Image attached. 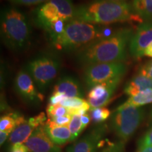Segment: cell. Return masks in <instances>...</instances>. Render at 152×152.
I'll use <instances>...</instances> for the list:
<instances>
[{
	"mask_svg": "<svg viewBox=\"0 0 152 152\" xmlns=\"http://www.w3.org/2000/svg\"><path fill=\"white\" fill-rule=\"evenodd\" d=\"M134 32L130 28H123L109 37L92 42L79 49L76 56L77 61L85 66L123 62L127 58L128 47L129 48Z\"/></svg>",
	"mask_w": 152,
	"mask_h": 152,
	"instance_id": "cell-1",
	"label": "cell"
},
{
	"mask_svg": "<svg viewBox=\"0 0 152 152\" xmlns=\"http://www.w3.org/2000/svg\"><path fill=\"white\" fill-rule=\"evenodd\" d=\"M75 18L94 25H111L117 23L140 22L132 6L125 1L94 0L76 7Z\"/></svg>",
	"mask_w": 152,
	"mask_h": 152,
	"instance_id": "cell-2",
	"label": "cell"
},
{
	"mask_svg": "<svg viewBox=\"0 0 152 152\" xmlns=\"http://www.w3.org/2000/svg\"><path fill=\"white\" fill-rule=\"evenodd\" d=\"M0 31L3 43L14 52L28 48L32 37L31 26L26 15L15 7L4 8L1 11Z\"/></svg>",
	"mask_w": 152,
	"mask_h": 152,
	"instance_id": "cell-3",
	"label": "cell"
},
{
	"mask_svg": "<svg viewBox=\"0 0 152 152\" xmlns=\"http://www.w3.org/2000/svg\"><path fill=\"white\" fill-rule=\"evenodd\" d=\"M102 28L78 19H72L66 23L64 32L51 43L55 49L63 52L82 49L102 38Z\"/></svg>",
	"mask_w": 152,
	"mask_h": 152,
	"instance_id": "cell-4",
	"label": "cell"
},
{
	"mask_svg": "<svg viewBox=\"0 0 152 152\" xmlns=\"http://www.w3.org/2000/svg\"><path fill=\"white\" fill-rule=\"evenodd\" d=\"M143 108L121 104L111 118V128L120 141L126 142L135 133L143 121Z\"/></svg>",
	"mask_w": 152,
	"mask_h": 152,
	"instance_id": "cell-5",
	"label": "cell"
},
{
	"mask_svg": "<svg viewBox=\"0 0 152 152\" xmlns=\"http://www.w3.org/2000/svg\"><path fill=\"white\" fill-rule=\"evenodd\" d=\"M61 67L59 58L51 54L36 56L26 64V70L35 82L39 92L43 93L58 75Z\"/></svg>",
	"mask_w": 152,
	"mask_h": 152,
	"instance_id": "cell-6",
	"label": "cell"
},
{
	"mask_svg": "<svg viewBox=\"0 0 152 152\" xmlns=\"http://www.w3.org/2000/svg\"><path fill=\"white\" fill-rule=\"evenodd\" d=\"M76 7L72 0H49L36 9L35 22L47 31L55 20L63 19L69 21L75 18Z\"/></svg>",
	"mask_w": 152,
	"mask_h": 152,
	"instance_id": "cell-7",
	"label": "cell"
},
{
	"mask_svg": "<svg viewBox=\"0 0 152 152\" xmlns=\"http://www.w3.org/2000/svg\"><path fill=\"white\" fill-rule=\"evenodd\" d=\"M127 71L123 62L102 63L87 66L84 73V80L87 87L91 89L95 85L111 80L123 77Z\"/></svg>",
	"mask_w": 152,
	"mask_h": 152,
	"instance_id": "cell-8",
	"label": "cell"
},
{
	"mask_svg": "<svg viewBox=\"0 0 152 152\" xmlns=\"http://www.w3.org/2000/svg\"><path fill=\"white\" fill-rule=\"evenodd\" d=\"M14 85L16 92L26 103L37 106L43 101V94L38 90L35 82L26 69H21L16 74Z\"/></svg>",
	"mask_w": 152,
	"mask_h": 152,
	"instance_id": "cell-9",
	"label": "cell"
},
{
	"mask_svg": "<svg viewBox=\"0 0 152 152\" xmlns=\"http://www.w3.org/2000/svg\"><path fill=\"white\" fill-rule=\"evenodd\" d=\"M106 132V125H99L68 147L66 152H97L100 146L104 144Z\"/></svg>",
	"mask_w": 152,
	"mask_h": 152,
	"instance_id": "cell-10",
	"label": "cell"
},
{
	"mask_svg": "<svg viewBox=\"0 0 152 152\" xmlns=\"http://www.w3.org/2000/svg\"><path fill=\"white\" fill-rule=\"evenodd\" d=\"M122 78H115L92 87L87 94V102L91 109L107 106Z\"/></svg>",
	"mask_w": 152,
	"mask_h": 152,
	"instance_id": "cell-11",
	"label": "cell"
},
{
	"mask_svg": "<svg viewBox=\"0 0 152 152\" xmlns=\"http://www.w3.org/2000/svg\"><path fill=\"white\" fill-rule=\"evenodd\" d=\"M152 43V20L142 23L134 32L130 45V54L135 58L144 56L146 49Z\"/></svg>",
	"mask_w": 152,
	"mask_h": 152,
	"instance_id": "cell-12",
	"label": "cell"
},
{
	"mask_svg": "<svg viewBox=\"0 0 152 152\" xmlns=\"http://www.w3.org/2000/svg\"><path fill=\"white\" fill-rule=\"evenodd\" d=\"M25 145L29 152H61V149L47 134L45 125L36 128Z\"/></svg>",
	"mask_w": 152,
	"mask_h": 152,
	"instance_id": "cell-13",
	"label": "cell"
},
{
	"mask_svg": "<svg viewBox=\"0 0 152 152\" xmlns=\"http://www.w3.org/2000/svg\"><path fill=\"white\" fill-rule=\"evenodd\" d=\"M52 94H61L66 97H82L83 91L79 81L71 76H63L57 80Z\"/></svg>",
	"mask_w": 152,
	"mask_h": 152,
	"instance_id": "cell-14",
	"label": "cell"
},
{
	"mask_svg": "<svg viewBox=\"0 0 152 152\" xmlns=\"http://www.w3.org/2000/svg\"><path fill=\"white\" fill-rule=\"evenodd\" d=\"M148 89H152V80L137 73L125 85L124 92L128 96H132Z\"/></svg>",
	"mask_w": 152,
	"mask_h": 152,
	"instance_id": "cell-15",
	"label": "cell"
},
{
	"mask_svg": "<svg viewBox=\"0 0 152 152\" xmlns=\"http://www.w3.org/2000/svg\"><path fill=\"white\" fill-rule=\"evenodd\" d=\"M45 130L52 141L56 145L61 146L73 142L71 131L66 126H49L45 125Z\"/></svg>",
	"mask_w": 152,
	"mask_h": 152,
	"instance_id": "cell-16",
	"label": "cell"
},
{
	"mask_svg": "<svg viewBox=\"0 0 152 152\" xmlns=\"http://www.w3.org/2000/svg\"><path fill=\"white\" fill-rule=\"evenodd\" d=\"M35 128L29 122L28 120H26L23 123L18 125L14 130L11 132L9 136L8 142L11 146L15 144H23L31 136Z\"/></svg>",
	"mask_w": 152,
	"mask_h": 152,
	"instance_id": "cell-17",
	"label": "cell"
},
{
	"mask_svg": "<svg viewBox=\"0 0 152 152\" xmlns=\"http://www.w3.org/2000/svg\"><path fill=\"white\" fill-rule=\"evenodd\" d=\"M23 115L18 112H11L0 118V131L11 132L15 128L26 121Z\"/></svg>",
	"mask_w": 152,
	"mask_h": 152,
	"instance_id": "cell-18",
	"label": "cell"
},
{
	"mask_svg": "<svg viewBox=\"0 0 152 152\" xmlns=\"http://www.w3.org/2000/svg\"><path fill=\"white\" fill-rule=\"evenodd\" d=\"M132 6L134 13L142 20H152V0H133Z\"/></svg>",
	"mask_w": 152,
	"mask_h": 152,
	"instance_id": "cell-19",
	"label": "cell"
},
{
	"mask_svg": "<svg viewBox=\"0 0 152 152\" xmlns=\"http://www.w3.org/2000/svg\"><path fill=\"white\" fill-rule=\"evenodd\" d=\"M149 104H152V89H148L134 96H130L122 105L142 107Z\"/></svg>",
	"mask_w": 152,
	"mask_h": 152,
	"instance_id": "cell-20",
	"label": "cell"
},
{
	"mask_svg": "<svg viewBox=\"0 0 152 152\" xmlns=\"http://www.w3.org/2000/svg\"><path fill=\"white\" fill-rule=\"evenodd\" d=\"M60 104L70 109H77L83 107H91L87 101L82 97H66Z\"/></svg>",
	"mask_w": 152,
	"mask_h": 152,
	"instance_id": "cell-21",
	"label": "cell"
},
{
	"mask_svg": "<svg viewBox=\"0 0 152 152\" xmlns=\"http://www.w3.org/2000/svg\"><path fill=\"white\" fill-rule=\"evenodd\" d=\"M111 111L106 107L94 108L90 109L91 120L94 123H102L109 118Z\"/></svg>",
	"mask_w": 152,
	"mask_h": 152,
	"instance_id": "cell-22",
	"label": "cell"
},
{
	"mask_svg": "<svg viewBox=\"0 0 152 152\" xmlns=\"http://www.w3.org/2000/svg\"><path fill=\"white\" fill-rule=\"evenodd\" d=\"M68 128H69V130L72 134L73 141H75L77 138V137L81 134V132L85 130L81 121V115H71V122L68 125Z\"/></svg>",
	"mask_w": 152,
	"mask_h": 152,
	"instance_id": "cell-23",
	"label": "cell"
},
{
	"mask_svg": "<svg viewBox=\"0 0 152 152\" xmlns=\"http://www.w3.org/2000/svg\"><path fill=\"white\" fill-rule=\"evenodd\" d=\"M47 114L49 118L69 115L67 108L61 106L60 104L55 105L49 104L47 107Z\"/></svg>",
	"mask_w": 152,
	"mask_h": 152,
	"instance_id": "cell-24",
	"label": "cell"
},
{
	"mask_svg": "<svg viewBox=\"0 0 152 152\" xmlns=\"http://www.w3.org/2000/svg\"><path fill=\"white\" fill-rule=\"evenodd\" d=\"M71 119V115H70L52 118L47 120L45 125H49V126H66V125H69Z\"/></svg>",
	"mask_w": 152,
	"mask_h": 152,
	"instance_id": "cell-25",
	"label": "cell"
},
{
	"mask_svg": "<svg viewBox=\"0 0 152 152\" xmlns=\"http://www.w3.org/2000/svg\"><path fill=\"white\" fill-rule=\"evenodd\" d=\"M125 143L122 141L110 142L100 152H125Z\"/></svg>",
	"mask_w": 152,
	"mask_h": 152,
	"instance_id": "cell-26",
	"label": "cell"
},
{
	"mask_svg": "<svg viewBox=\"0 0 152 152\" xmlns=\"http://www.w3.org/2000/svg\"><path fill=\"white\" fill-rule=\"evenodd\" d=\"M147 147H152V126L137 142V149Z\"/></svg>",
	"mask_w": 152,
	"mask_h": 152,
	"instance_id": "cell-27",
	"label": "cell"
},
{
	"mask_svg": "<svg viewBox=\"0 0 152 152\" xmlns=\"http://www.w3.org/2000/svg\"><path fill=\"white\" fill-rule=\"evenodd\" d=\"M28 121L35 128H37L39 127L44 126V125L46 124L47 117L44 112H41L40 113L35 115V116L30 118Z\"/></svg>",
	"mask_w": 152,
	"mask_h": 152,
	"instance_id": "cell-28",
	"label": "cell"
},
{
	"mask_svg": "<svg viewBox=\"0 0 152 152\" xmlns=\"http://www.w3.org/2000/svg\"><path fill=\"white\" fill-rule=\"evenodd\" d=\"M138 73L149 77L152 80V60L140 66Z\"/></svg>",
	"mask_w": 152,
	"mask_h": 152,
	"instance_id": "cell-29",
	"label": "cell"
},
{
	"mask_svg": "<svg viewBox=\"0 0 152 152\" xmlns=\"http://www.w3.org/2000/svg\"><path fill=\"white\" fill-rule=\"evenodd\" d=\"M8 1L15 4L23 6H31L39 4V0H8Z\"/></svg>",
	"mask_w": 152,
	"mask_h": 152,
	"instance_id": "cell-30",
	"label": "cell"
},
{
	"mask_svg": "<svg viewBox=\"0 0 152 152\" xmlns=\"http://www.w3.org/2000/svg\"><path fill=\"white\" fill-rule=\"evenodd\" d=\"M66 98V96L61 94H52V96L49 98V104H59L64 99Z\"/></svg>",
	"mask_w": 152,
	"mask_h": 152,
	"instance_id": "cell-31",
	"label": "cell"
},
{
	"mask_svg": "<svg viewBox=\"0 0 152 152\" xmlns=\"http://www.w3.org/2000/svg\"><path fill=\"white\" fill-rule=\"evenodd\" d=\"M9 152H29L25 144H15L10 146Z\"/></svg>",
	"mask_w": 152,
	"mask_h": 152,
	"instance_id": "cell-32",
	"label": "cell"
},
{
	"mask_svg": "<svg viewBox=\"0 0 152 152\" xmlns=\"http://www.w3.org/2000/svg\"><path fill=\"white\" fill-rule=\"evenodd\" d=\"M11 132H8V131H1L0 132V144L2 145L4 142L7 141L8 137L10 136Z\"/></svg>",
	"mask_w": 152,
	"mask_h": 152,
	"instance_id": "cell-33",
	"label": "cell"
},
{
	"mask_svg": "<svg viewBox=\"0 0 152 152\" xmlns=\"http://www.w3.org/2000/svg\"><path fill=\"white\" fill-rule=\"evenodd\" d=\"M91 121V117H90V115H89V114H84V115H81V121H82V123H83V128L84 129L86 128V127L88 125L89 123H90Z\"/></svg>",
	"mask_w": 152,
	"mask_h": 152,
	"instance_id": "cell-34",
	"label": "cell"
},
{
	"mask_svg": "<svg viewBox=\"0 0 152 152\" xmlns=\"http://www.w3.org/2000/svg\"><path fill=\"white\" fill-rule=\"evenodd\" d=\"M144 56L151 57V58H152V43L147 47V49H146L145 52H144Z\"/></svg>",
	"mask_w": 152,
	"mask_h": 152,
	"instance_id": "cell-35",
	"label": "cell"
},
{
	"mask_svg": "<svg viewBox=\"0 0 152 152\" xmlns=\"http://www.w3.org/2000/svg\"><path fill=\"white\" fill-rule=\"evenodd\" d=\"M136 152H152V147H147L137 149Z\"/></svg>",
	"mask_w": 152,
	"mask_h": 152,
	"instance_id": "cell-36",
	"label": "cell"
},
{
	"mask_svg": "<svg viewBox=\"0 0 152 152\" xmlns=\"http://www.w3.org/2000/svg\"><path fill=\"white\" fill-rule=\"evenodd\" d=\"M49 1V0H39V4H43V3L46 2V1Z\"/></svg>",
	"mask_w": 152,
	"mask_h": 152,
	"instance_id": "cell-37",
	"label": "cell"
},
{
	"mask_svg": "<svg viewBox=\"0 0 152 152\" xmlns=\"http://www.w3.org/2000/svg\"><path fill=\"white\" fill-rule=\"evenodd\" d=\"M113 1H125V0H113Z\"/></svg>",
	"mask_w": 152,
	"mask_h": 152,
	"instance_id": "cell-38",
	"label": "cell"
},
{
	"mask_svg": "<svg viewBox=\"0 0 152 152\" xmlns=\"http://www.w3.org/2000/svg\"><path fill=\"white\" fill-rule=\"evenodd\" d=\"M151 118H152V109H151Z\"/></svg>",
	"mask_w": 152,
	"mask_h": 152,
	"instance_id": "cell-39",
	"label": "cell"
}]
</instances>
